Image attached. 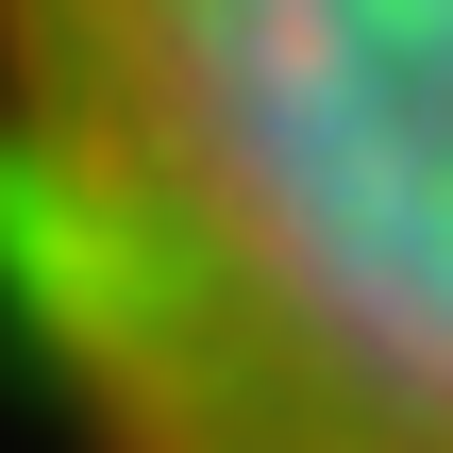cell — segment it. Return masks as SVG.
<instances>
[{
	"label": "cell",
	"mask_w": 453,
	"mask_h": 453,
	"mask_svg": "<svg viewBox=\"0 0 453 453\" xmlns=\"http://www.w3.org/2000/svg\"><path fill=\"white\" fill-rule=\"evenodd\" d=\"M0 286L84 453H453V0H0Z\"/></svg>",
	"instance_id": "1"
}]
</instances>
